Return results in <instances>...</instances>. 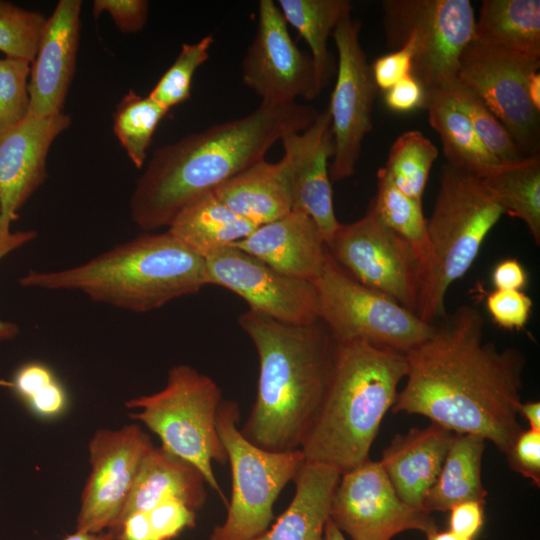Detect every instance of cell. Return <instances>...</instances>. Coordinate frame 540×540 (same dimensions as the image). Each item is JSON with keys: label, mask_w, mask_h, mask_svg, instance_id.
<instances>
[{"label": "cell", "mask_w": 540, "mask_h": 540, "mask_svg": "<svg viewBox=\"0 0 540 540\" xmlns=\"http://www.w3.org/2000/svg\"><path fill=\"white\" fill-rule=\"evenodd\" d=\"M406 383L393 413L425 416L453 433L491 441L506 454L523 430L518 407L524 355L484 340V318L470 305L445 314L433 333L405 353Z\"/></svg>", "instance_id": "obj_1"}, {"label": "cell", "mask_w": 540, "mask_h": 540, "mask_svg": "<svg viewBox=\"0 0 540 540\" xmlns=\"http://www.w3.org/2000/svg\"><path fill=\"white\" fill-rule=\"evenodd\" d=\"M318 113L297 102H261L243 117L157 148L131 195L132 221L145 231L168 227L190 200L264 159L278 140L307 129Z\"/></svg>", "instance_id": "obj_2"}, {"label": "cell", "mask_w": 540, "mask_h": 540, "mask_svg": "<svg viewBox=\"0 0 540 540\" xmlns=\"http://www.w3.org/2000/svg\"><path fill=\"white\" fill-rule=\"evenodd\" d=\"M238 324L259 359L256 399L240 431L268 451L299 450L323 399L336 342L320 319L288 324L248 310Z\"/></svg>", "instance_id": "obj_3"}, {"label": "cell", "mask_w": 540, "mask_h": 540, "mask_svg": "<svg viewBox=\"0 0 540 540\" xmlns=\"http://www.w3.org/2000/svg\"><path fill=\"white\" fill-rule=\"evenodd\" d=\"M406 375L404 353L363 341L336 343L323 399L300 448L306 461L343 474L369 459Z\"/></svg>", "instance_id": "obj_4"}, {"label": "cell", "mask_w": 540, "mask_h": 540, "mask_svg": "<svg viewBox=\"0 0 540 540\" xmlns=\"http://www.w3.org/2000/svg\"><path fill=\"white\" fill-rule=\"evenodd\" d=\"M22 287L79 291L91 300L143 313L209 285L205 259L170 235H140L76 267L29 271Z\"/></svg>", "instance_id": "obj_5"}, {"label": "cell", "mask_w": 540, "mask_h": 540, "mask_svg": "<svg viewBox=\"0 0 540 540\" xmlns=\"http://www.w3.org/2000/svg\"><path fill=\"white\" fill-rule=\"evenodd\" d=\"M505 214L481 178L444 163L432 214L427 219L433 247L435 272L422 290L416 310L429 324L445 314L449 287L463 277L481 246Z\"/></svg>", "instance_id": "obj_6"}, {"label": "cell", "mask_w": 540, "mask_h": 540, "mask_svg": "<svg viewBox=\"0 0 540 540\" xmlns=\"http://www.w3.org/2000/svg\"><path fill=\"white\" fill-rule=\"evenodd\" d=\"M222 400V391L211 377L180 364L170 368L162 390L130 399L126 406L140 408L130 417L154 432L161 446L195 465L227 507L228 500L212 467L213 462H228L217 430V411Z\"/></svg>", "instance_id": "obj_7"}, {"label": "cell", "mask_w": 540, "mask_h": 540, "mask_svg": "<svg viewBox=\"0 0 540 540\" xmlns=\"http://www.w3.org/2000/svg\"><path fill=\"white\" fill-rule=\"evenodd\" d=\"M239 420L238 404L223 399L217 430L231 467L232 493L226 519L213 528L210 540H251L267 530L276 499L306 463L300 449L273 452L254 445L241 433Z\"/></svg>", "instance_id": "obj_8"}, {"label": "cell", "mask_w": 540, "mask_h": 540, "mask_svg": "<svg viewBox=\"0 0 540 540\" xmlns=\"http://www.w3.org/2000/svg\"><path fill=\"white\" fill-rule=\"evenodd\" d=\"M383 26L388 47L413 45L411 74L422 84L426 105L457 79L460 58L475 35L469 0H385Z\"/></svg>", "instance_id": "obj_9"}, {"label": "cell", "mask_w": 540, "mask_h": 540, "mask_svg": "<svg viewBox=\"0 0 540 540\" xmlns=\"http://www.w3.org/2000/svg\"><path fill=\"white\" fill-rule=\"evenodd\" d=\"M312 283L319 319L336 343L363 341L405 354L434 331V324L355 280L328 250L321 273Z\"/></svg>", "instance_id": "obj_10"}, {"label": "cell", "mask_w": 540, "mask_h": 540, "mask_svg": "<svg viewBox=\"0 0 540 540\" xmlns=\"http://www.w3.org/2000/svg\"><path fill=\"white\" fill-rule=\"evenodd\" d=\"M327 250L361 284L416 313L422 273L409 245L369 208L360 219L340 224Z\"/></svg>", "instance_id": "obj_11"}, {"label": "cell", "mask_w": 540, "mask_h": 540, "mask_svg": "<svg viewBox=\"0 0 540 540\" xmlns=\"http://www.w3.org/2000/svg\"><path fill=\"white\" fill-rule=\"evenodd\" d=\"M540 59L473 39L460 58L457 79L478 95L526 155L539 153L540 112L532 106L527 82Z\"/></svg>", "instance_id": "obj_12"}, {"label": "cell", "mask_w": 540, "mask_h": 540, "mask_svg": "<svg viewBox=\"0 0 540 540\" xmlns=\"http://www.w3.org/2000/svg\"><path fill=\"white\" fill-rule=\"evenodd\" d=\"M361 22L344 17L332 33L338 64L328 110L334 141L331 181L351 177L362 143L372 130V110L378 88L360 42Z\"/></svg>", "instance_id": "obj_13"}, {"label": "cell", "mask_w": 540, "mask_h": 540, "mask_svg": "<svg viewBox=\"0 0 540 540\" xmlns=\"http://www.w3.org/2000/svg\"><path fill=\"white\" fill-rule=\"evenodd\" d=\"M329 518L352 540H391L410 530L427 536L438 530L431 513L403 502L380 462L370 459L341 474Z\"/></svg>", "instance_id": "obj_14"}, {"label": "cell", "mask_w": 540, "mask_h": 540, "mask_svg": "<svg viewBox=\"0 0 540 540\" xmlns=\"http://www.w3.org/2000/svg\"><path fill=\"white\" fill-rule=\"evenodd\" d=\"M153 447L138 424L94 433L88 445L91 470L81 494L77 531L113 530L141 464Z\"/></svg>", "instance_id": "obj_15"}, {"label": "cell", "mask_w": 540, "mask_h": 540, "mask_svg": "<svg viewBox=\"0 0 540 540\" xmlns=\"http://www.w3.org/2000/svg\"><path fill=\"white\" fill-rule=\"evenodd\" d=\"M243 83L261 102L284 104L312 100L321 86L313 60L294 43L273 0H260L255 37L242 61Z\"/></svg>", "instance_id": "obj_16"}, {"label": "cell", "mask_w": 540, "mask_h": 540, "mask_svg": "<svg viewBox=\"0 0 540 540\" xmlns=\"http://www.w3.org/2000/svg\"><path fill=\"white\" fill-rule=\"evenodd\" d=\"M205 262L209 285L232 291L249 310L288 324L319 320L312 282L285 275L233 245L211 253Z\"/></svg>", "instance_id": "obj_17"}, {"label": "cell", "mask_w": 540, "mask_h": 540, "mask_svg": "<svg viewBox=\"0 0 540 540\" xmlns=\"http://www.w3.org/2000/svg\"><path fill=\"white\" fill-rule=\"evenodd\" d=\"M70 124L63 112L49 117L27 114L0 131V229H10L18 211L44 183L50 147Z\"/></svg>", "instance_id": "obj_18"}, {"label": "cell", "mask_w": 540, "mask_h": 540, "mask_svg": "<svg viewBox=\"0 0 540 540\" xmlns=\"http://www.w3.org/2000/svg\"><path fill=\"white\" fill-rule=\"evenodd\" d=\"M281 142L289 166L292 210L310 216L327 245L341 224L333 207L328 169L334 153L328 108L319 112L307 129L289 133Z\"/></svg>", "instance_id": "obj_19"}, {"label": "cell", "mask_w": 540, "mask_h": 540, "mask_svg": "<svg viewBox=\"0 0 540 540\" xmlns=\"http://www.w3.org/2000/svg\"><path fill=\"white\" fill-rule=\"evenodd\" d=\"M81 7L80 0H60L46 20L30 67L29 115L62 113L76 70Z\"/></svg>", "instance_id": "obj_20"}, {"label": "cell", "mask_w": 540, "mask_h": 540, "mask_svg": "<svg viewBox=\"0 0 540 540\" xmlns=\"http://www.w3.org/2000/svg\"><path fill=\"white\" fill-rule=\"evenodd\" d=\"M233 246L285 275L310 282L321 273L327 255L317 224L296 210L258 226Z\"/></svg>", "instance_id": "obj_21"}, {"label": "cell", "mask_w": 540, "mask_h": 540, "mask_svg": "<svg viewBox=\"0 0 540 540\" xmlns=\"http://www.w3.org/2000/svg\"><path fill=\"white\" fill-rule=\"evenodd\" d=\"M454 434L431 423L397 434L383 450L379 462L407 505L424 511L423 501L440 472Z\"/></svg>", "instance_id": "obj_22"}, {"label": "cell", "mask_w": 540, "mask_h": 540, "mask_svg": "<svg viewBox=\"0 0 540 540\" xmlns=\"http://www.w3.org/2000/svg\"><path fill=\"white\" fill-rule=\"evenodd\" d=\"M205 478L189 461L163 446L153 447L144 458L132 490L118 519L135 512H148L162 501L175 498L194 511L206 502Z\"/></svg>", "instance_id": "obj_23"}, {"label": "cell", "mask_w": 540, "mask_h": 540, "mask_svg": "<svg viewBox=\"0 0 540 540\" xmlns=\"http://www.w3.org/2000/svg\"><path fill=\"white\" fill-rule=\"evenodd\" d=\"M230 210L257 226L272 222L292 210L287 158L261 159L231 177L214 191Z\"/></svg>", "instance_id": "obj_24"}, {"label": "cell", "mask_w": 540, "mask_h": 540, "mask_svg": "<svg viewBox=\"0 0 540 540\" xmlns=\"http://www.w3.org/2000/svg\"><path fill=\"white\" fill-rule=\"evenodd\" d=\"M341 473L307 462L295 478V494L275 523L251 540H322L329 507Z\"/></svg>", "instance_id": "obj_25"}, {"label": "cell", "mask_w": 540, "mask_h": 540, "mask_svg": "<svg viewBox=\"0 0 540 540\" xmlns=\"http://www.w3.org/2000/svg\"><path fill=\"white\" fill-rule=\"evenodd\" d=\"M257 227L235 214L209 191L185 204L167 232L205 259L216 250L246 238Z\"/></svg>", "instance_id": "obj_26"}, {"label": "cell", "mask_w": 540, "mask_h": 540, "mask_svg": "<svg viewBox=\"0 0 540 540\" xmlns=\"http://www.w3.org/2000/svg\"><path fill=\"white\" fill-rule=\"evenodd\" d=\"M485 442L480 436L454 434L440 472L423 501L424 511L448 512L465 501L485 503L488 493L481 475Z\"/></svg>", "instance_id": "obj_27"}, {"label": "cell", "mask_w": 540, "mask_h": 540, "mask_svg": "<svg viewBox=\"0 0 540 540\" xmlns=\"http://www.w3.org/2000/svg\"><path fill=\"white\" fill-rule=\"evenodd\" d=\"M474 39L540 59V1L483 0Z\"/></svg>", "instance_id": "obj_28"}, {"label": "cell", "mask_w": 540, "mask_h": 540, "mask_svg": "<svg viewBox=\"0 0 540 540\" xmlns=\"http://www.w3.org/2000/svg\"><path fill=\"white\" fill-rule=\"evenodd\" d=\"M369 208L411 248L422 273V292L436 268L422 201L399 191L380 168L377 172V193Z\"/></svg>", "instance_id": "obj_29"}, {"label": "cell", "mask_w": 540, "mask_h": 540, "mask_svg": "<svg viewBox=\"0 0 540 540\" xmlns=\"http://www.w3.org/2000/svg\"><path fill=\"white\" fill-rule=\"evenodd\" d=\"M428 120L447 164L484 178L502 163L486 148L468 119L442 97L428 101Z\"/></svg>", "instance_id": "obj_30"}, {"label": "cell", "mask_w": 540, "mask_h": 540, "mask_svg": "<svg viewBox=\"0 0 540 540\" xmlns=\"http://www.w3.org/2000/svg\"><path fill=\"white\" fill-rule=\"evenodd\" d=\"M505 213L521 219L534 243L540 245V156L499 165L481 178Z\"/></svg>", "instance_id": "obj_31"}, {"label": "cell", "mask_w": 540, "mask_h": 540, "mask_svg": "<svg viewBox=\"0 0 540 540\" xmlns=\"http://www.w3.org/2000/svg\"><path fill=\"white\" fill-rule=\"evenodd\" d=\"M281 14L310 48V56L321 86L324 88L333 68L328 39L339 22L351 15L348 0H279Z\"/></svg>", "instance_id": "obj_32"}, {"label": "cell", "mask_w": 540, "mask_h": 540, "mask_svg": "<svg viewBox=\"0 0 540 540\" xmlns=\"http://www.w3.org/2000/svg\"><path fill=\"white\" fill-rule=\"evenodd\" d=\"M437 158V147L420 131L409 130L393 142L382 169L399 191L422 201L430 170Z\"/></svg>", "instance_id": "obj_33"}, {"label": "cell", "mask_w": 540, "mask_h": 540, "mask_svg": "<svg viewBox=\"0 0 540 540\" xmlns=\"http://www.w3.org/2000/svg\"><path fill=\"white\" fill-rule=\"evenodd\" d=\"M436 97L444 98L468 119L483 144L501 163H513L526 157L482 99L458 79Z\"/></svg>", "instance_id": "obj_34"}, {"label": "cell", "mask_w": 540, "mask_h": 540, "mask_svg": "<svg viewBox=\"0 0 540 540\" xmlns=\"http://www.w3.org/2000/svg\"><path fill=\"white\" fill-rule=\"evenodd\" d=\"M169 110L130 90L119 102L114 114V134L136 168L147 158L155 130Z\"/></svg>", "instance_id": "obj_35"}, {"label": "cell", "mask_w": 540, "mask_h": 540, "mask_svg": "<svg viewBox=\"0 0 540 540\" xmlns=\"http://www.w3.org/2000/svg\"><path fill=\"white\" fill-rule=\"evenodd\" d=\"M37 416L53 418L67 407V394L46 365L29 362L20 366L11 381H0Z\"/></svg>", "instance_id": "obj_36"}, {"label": "cell", "mask_w": 540, "mask_h": 540, "mask_svg": "<svg viewBox=\"0 0 540 540\" xmlns=\"http://www.w3.org/2000/svg\"><path fill=\"white\" fill-rule=\"evenodd\" d=\"M214 38L205 35L194 43H183L173 64L165 71L149 93V97L170 110L190 98L192 79L197 69L209 58Z\"/></svg>", "instance_id": "obj_37"}, {"label": "cell", "mask_w": 540, "mask_h": 540, "mask_svg": "<svg viewBox=\"0 0 540 540\" xmlns=\"http://www.w3.org/2000/svg\"><path fill=\"white\" fill-rule=\"evenodd\" d=\"M46 20L38 11L0 0V51L6 57L32 63Z\"/></svg>", "instance_id": "obj_38"}, {"label": "cell", "mask_w": 540, "mask_h": 540, "mask_svg": "<svg viewBox=\"0 0 540 540\" xmlns=\"http://www.w3.org/2000/svg\"><path fill=\"white\" fill-rule=\"evenodd\" d=\"M30 67L25 60L0 58V131L28 114Z\"/></svg>", "instance_id": "obj_39"}, {"label": "cell", "mask_w": 540, "mask_h": 540, "mask_svg": "<svg viewBox=\"0 0 540 540\" xmlns=\"http://www.w3.org/2000/svg\"><path fill=\"white\" fill-rule=\"evenodd\" d=\"M533 302L521 290H497L486 298V308L493 322L506 330H520L528 322Z\"/></svg>", "instance_id": "obj_40"}, {"label": "cell", "mask_w": 540, "mask_h": 540, "mask_svg": "<svg viewBox=\"0 0 540 540\" xmlns=\"http://www.w3.org/2000/svg\"><path fill=\"white\" fill-rule=\"evenodd\" d=\"M147 515L156 540H173L196 524V511L175 498L162 501Z\"/></svg>", "instance_id": "obj_41"}, {"label": "cell", "mask_w": 540, "mask_h": 540, "mask_svg": "<svg viewBox=\"0 0 540 540\" xmlns=\"http://www.w3.org/2000/svg\"><path fill=\"white\" fill-rule=\"evenodd\" d=\"M506 456L513 471L540 486V431L523 429Z\"/></svg>", "instance_id": "obj_42"}, {"label": "cell", "mask_w": 540, "mask_h": 540, "mask_svg": "<svg viewBox=\"0 0 540 540\" xmlns=\"http://www.w3.org/2000/svg\"><path fill=\"white\" fill-rule=\"evenodd\" d=\"M148 7L149 4L145 0H95L92 4V14L96 19L106 12L121 32L134 33L145 26Z\"/></svg>", "instance_id": "obj_43"}, {"label": "cell", "mask_w": 540, "mask_h": 540, "mask_svg": "<svg viewBox=\"0 0 540 540\" xmlns=\"http://www.w3.org/2000/svg\"><path fill=\"white\" fill-rule=\"evenodd\" d=\"M413 64V45L406 41L400 48L378 57L371 64V72L377 88L386 91L410 75Z\"/></svg>", "instance_id": "obj_44"}, {"label": "cell", "mask_w": 540, "mask_h": 540, "mask_svg": "<svg viewBox=\"0 0 540 540\" xmlns=\"http://www.w3.org/2000/svg\"><path fill=\"white\" fill-rule=\"evenodd\" d=\"M384 93V102L391 111L407 113L426 108L425 90L412 74L397 82Z\"/></svg>", "instance_id": "obj_45"}, {"label": "cell", "mask_w": 540, "mask_h": 540, "mask_svg": "<svg viewBox=\"0 0 540 540\" xmlns=\"http://www.w3.org/2000/svg\"><path fill=\"white\" fill-rule=\"evenodd\" d=\"M484 504L480 501H465L453 506L448 511V530L474 540L484 524Z\"/></svg>", "instance_id": "obj_46"}, {"label": "cell", "mask_w": 540, "mask_h": 540, "mask_svg": "<svg viewBox=\"0 0 540 540\" xmlns=\"http://www.w3.org/2000/svg\"><path fill=\"white\" fill-rule=\"evenodd\" d=\"M497 290H521L527 285L528 273L517 259L508 258L496 264L491 275Z\"/></svg>", "instance_id": "obj_47"}, {"label": "cell", "mask_w": 540, "mask_h": 540, "mask_svg": "<svg viewBox=\"0 0 540 540\" xmlns=\"http://www.w3.org/2000/svg\"><path fill=\"white\" fill-rule=\"evenodd\" d=\"M36 236L34 231L11 232L10 229H0V260ZM18 333L19 328L16 324L0 320V343L14 338Z\"/></svg>", "instance_id": "obj_48"}, {"label": "cell", "mask_w": 540, "mask_h": 540, "mask_svg": "<svg viewBox=\"0 0 540 540\" xmlns=\"http://www.w3.org/2000/svg\"><path fill=\"white\" fill-rule=\"evenodd\" d=\"M112 532L115 540H156L147 512L130 514Z\"/></svg>", "instance_id": "obj_49"}, {"label": "cell", "mask_w": 540, "mask_h": 540, "mask_svg": "<svg viewBox=\"0 0 540 540\" xmlns=\"http://www.w3.org/2000/svg\"><path fill=\"white\" fill-rule=\"evenodd\" d=\"M521 415L529 423V429L540 431V403L539 401L521 402L518 407Z\"/></svg>", "instance_id": "obj_50"}, {"label": "cell", "mask_w": 540, "mask_h": 540, "mask_svg": "<svg viewBox=\"0 0 540 540\" xmlns=\"http://www.w3.org/2000/svg\"><path fill=\"white\" fill-rule=\"evenodd\" d=\"M527 93L529 100L535 110L540 112V73H532L527 82Z\"/></svg>", "instance_id": "obj_51"}, {"label": "cell", "mask_w": 540, "mask_h": 540, "mask_svg": "<svg viewBox=\"0 0 540 540\" xmlns=\"http://www.w3.org/2000/svg\"><path fill=\"white\" fill-rule=\"evenodd\" d=\"M63 540H115L112 531H102L98 533L77 531L67 535Z\"/></svg>", "instance_id": "obj_52"}, {"label": "cell", "mask_w": 540, "mask_h": 540, "mask_svg": "<svg viewBox=\"0 0 540 540\" xmlns=\"http://www.w3.org/2000/svg\"><path fill=\"white\" fill-rule=\"evenodd\" d=\"M322 540H347L344 534L336 527L330 518L325 524Z\"/></svg>", "instance_id": "obj_53"}, {"label": "cell", "mask_w": 540, "mask_h": 540, "mask_svg": "<svg viewBox=\"0 0 540 540\" xmlns=\"http://www.w3.org/2000/svg\"><path fill=\"white\" fill-rule=\"evenodd\" d=\"M426 537H427V540H470V539L461 537L449 530H446V531L436 530L435 532L427 535Z\"/></svg>", "instance_id": "obj_54"}]
</instances>
